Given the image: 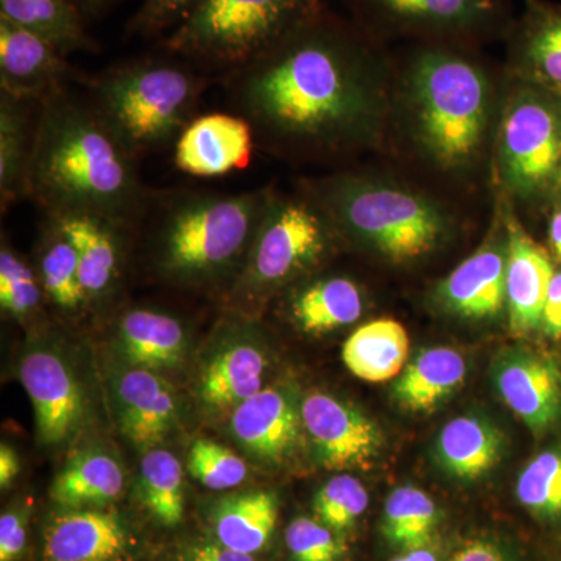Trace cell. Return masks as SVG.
I'll use <instances>...</instances> for the list:
<instances>
[{"mask_svg": "<svg viewBox=\"0 0 561 561\" xmlns=\"http://www.w3.org/2000/svg\"><path fill=\"white\" fill-rule=\"evenodd\" d=\"M371 60L323 11L227 76L230 99L254 133L335 146L370 121Z\"/></svg>", "mask_w": 561, "mask_h": 561, "instance_id": "1", "label": "cell"}, {"mask_svg": "<svg viewBox=\"0 0 561 561\" xmlns=\"http://www.w3.org/2000/svg\"><path fill=\"white\" fill-rule=\"evenodd\" d=\"M136 161L90 99L62 91L39 103L25 198L44 216L95 214L130 227L151 202Z\"/></svg>", "mask_w": 561, "mask_h": 561, "instance_id": "2", "label": "cell"}, {"mask_svg": "<svg viewBox=\"0 0 561 561\" xmlns=\"http://www.w3.org/2000/svg\"><path fill=\"white\" fill-rule=\"evenodd\" d=\"M273 197L272 191L241 194L180 192L161 205L157 271L180 284H206L241 275Z\"/></svg>", "mask_w": 561, "mask_h": 561, "instance_id": "3", "label": "cell"}, {"mask_svg": "<svg viewBox=\"0 0 561 561\" xmlns=\"http://www.w3.org/2000/svg\"><path fill=\"white\" fill-rule=\"evenodd\" d=\"M206 83L180 58H142L106 69L88 88L103 124L139 160L176 142L195 119Z\"/></svg>", "mask_w": 561, "mask_h": 561, "instance_id": "4", "label": "cell"}, {"mask_svg": "<svg viewBox=\"0 0 561 561\" xmlns=\"http://www.w3.org/2000/svg\"><path fill=\"white\" fill-rule=\"evenodd\" d=\"M409 83L421 142L431 157L445 168L470 162L489 127L485 70L453 47L430 44L413 55Z\"/></svg>", "mask_w": 561, "mask_h": 561, "instance_id": "5", "label": "cell"}, {"mask_svg": "<svg viewBox=\"0 0 561 561\" xmlns=\"http://www.w3.org/2000/svg\"><path fill=\"white\" fill-rule=\"evenodd\" d=\"M317 205L334 227L394 262L432 253L449 230L440 206L381 181L341 176L317 186Z\"/></svg>", "mask_w": 561, "mask_h": 561, "instance_id": "6", "label": "cell"}, {"mask_svg": "<svg viewBox=\"0 0 561 561\" xmlns=\"http://www.w3.org/2000/svg\"><path fill=\"white\" fill-rule=\"evenodd\" d=\"M320 0H201L161 47L225 76L249 65L320 13Z\"/></svg>", "mask_w": 561, "mask_h": 561, "instance_id": "7", "label": "cell"}, {"mask_svg": "<svg viewBox=\"0 0 561 561\" xmlns=\"http://www.w3.org/2000/svg\"><path fill=\"white\" fill-rule=\"evenodd\" d=\"M332 227L319 205L273 195L236 279V295L264 297L311 271L330 250Z\"/></svg>", "mask_w": 561, "mask_h": 561, "instance_id": "8", "label": "cell"}, {"mask_svg": "<svg viewBox=\"0 0 561 561\" xmlns=\"http://www.w3.org/2000/svg\"><path fill=\"white\" fill-rule=\"evenodd\" d=\"M500 164L507 186L523 197L560 183L561 92L538 84L512 95L501 122Z\"/></svg>", "mask_w": 561, "mask_h": 561, "instance_id": "9", "label": "cell"}, {"mask_svg": "<svg viewBox=\"0 0 561 561\" xmlns=\"http://www.w3.org/2000/svg\"><path fill=\"white\" fill-rule=\"evenodd\" d=\"M301 420L317 459L328 470L368 468L381 451L378 424L331 394L312 391L305 397Z\"/></svg>", "mask_w": 561, "mask_h": 561, "instance_id": "10", "label": "cell"}, {"mask_svg": "<svg viewBox=\"0 0 561 561\" xmlns=\"http://www.w3.org/2000/svg\"><path fill=\"white\" fill-rule=\"evenodd\" d=\"M20 376L35 409L39 442L60 445L72 438L83 423L87 401L68 362L54 351H31L21 362Z\"/></svg>", "mask_w": 561, "mask_h": 561, "instance_id": "11", "label": "cell"}, {"mask_svg": "<svg viewBox=\"0 0 561 561\" xmlns=\"http://www.w3.org/2000/svg\"><path fill=\"white\" fill-rule=\"evenodd\" d=\"M367 13L405 32L476 38L504 24L502 0H357Z\"/></svg>", "mask_w": 561, "mask_h": 561, "instance_id": "12", "label": "cell"}, {"mask_svg": "<svg viewBox=\"0 0 561 561\" xmlns=\"http://www.w3.org/2000/svg\"><path fill=\"white\" fill-rule=\"evenodd\" d=\"M68 57L38 33L0 16V90L41 103L68 90Z\"/></svg>", "mask_w": 561, "mask_h": 561, "instance_id": "13", "label": "cell"}, {"mask_svg": "<svg viewBox=\"0 0 561 561\" xmlns=\"http://www.w3.org/2000/svg\"><path fill=\"white\" fill-rule=\"evenodd\" d=\"M253 139L250 122L239 114H205L181 131L173 160L192 176H224L249 165Z\"/></svg>", "mask_w": 561, "mask_h": 561, "instance_id": "14", "label": "cell"}, {"mask_svg": "<svg viewBox=\"0 0 561 561\" xmlns=\"http://www.w3.org/2000/svg\"><path fill=\"white\" fill-rule=\"evenodd\" d=\"M494 383L505 404L541 435L561 421V387L551 365L523 348L505 351L494 364Z\"/></svg>", "mask_w": 561, "mask_h": 561, "instance_id": "15", "label": "cell"}, {"mask_svg": "<svg viewBox=\"0 0 561 561\" xmlns=\"http://www.w3.org/2000/svg\"><path fill=\"white\" fill-rule=\"evenodd\" d=\"M130 535L117 513L66 508L47 524L44 561H124Z\"/></svg>", "mask_w": 561, "mask_h": 561, "instance_id": "16", "label": "cell"}, {"mask_svg": "<svg viewBox=\"0 0 561 561\" xmlns=\"http://www.w3.org/2000/svg\"><path fill=\"white\" fill-rule=\"evenodd\" d=\"M302 427L301 404L278 387L262 389L232 411L231 431L239 445L264 461H280L294 453Z\"/></svg>", "mask_w": 561, "mask_h": 561, "instance_id": "17", "label": "cell"}, {"mask_svg": "<svg viewBox=\"0 0 561 561\" xmlns=\"http://www.w3.org/2000/svg\"><path fill=\"white\" fill-rule=\"evenodd\" d=\"M122 431L133 445L153 449L179 426V405L171 383L158 371L127 368L114 382Z\"/></svg>", "mask_w": 561, "mask_h": 561, "instance_id": "18", "label": "cell"}, {"mask_svg": "<svg viewBox=\"0 0 561 561\" xmlns=\"http://www.w3.org/2000/svg\"><path fill=\"white\" fill-rule=\"evenodd\" d=\"M50 217L57 220L76 249L88 305L110 297L119 283L122 236L127 225L87 213L57 214Z\"/></svg>", "mask_w": 561, "mask_h": 561, "instance_id": "19", "label": "cell"}, {"mask_svg": "<svg viewBox=\"0 0 561 561\" xmlns=\"http://www.w3.org/2000/svg\"><path fill=\"white\" fill-rule=\"evenodd\" d=\"M556 268L548 251L511 220L507 242V309L511 328L523 335L541 328L542 309Z\"/></svg>", "mask_w": 561, "mask_h": 561, "instance_id": "20", "label": "cell"}, {"mask_svg": "<svg viewBox=\"0 0 561 561\" xmlns=\"http://www.w3.org/2000/svg\"><path fill=\"white\" fill-rule=\"evenodd\" d=\"M507 250L483 247L461 262L440 286L446 309L465 319H493L507 302Z\"/></svg>", "mask_w": 561, "mask_h": 561, "instance_id": "21", "label": "cell"}, {"mask_svg": "<svg viewBox=\"0 0 561 561\" xmlns=\"http://www.w3.org/2000/svg\"><path fill=\"white\" fill-rule=\"evenodd\" d=\"M267 359L256 343L238 339L228 343L203 367L198 397L210 412L234 411L260 393Z\"/></svg>", "mask_w": 561, "mask_h": 561, "instance_id": "22", "label": "cell"}, {"mask_svg": "<svg viewBox=\"0 0 561 561\" xmlns=\"http://www.w3.org/2000/svg\"><path fill=\"white\" fill-rule=\"evenodd\" d=\"M117 345L131 367L161 371L179 367L187 335L179 319L154 309H130L117 321Z\"/></svg>", "mask_w": 561, "mask_h": 561, "instance_id": "23", "label": "cell"}, {"mask_svg": "<svg viewBox=\"0 0 561 561\" xmlns=\"http://www.w3.org/2000/svg\"><path fill=\"white\" fill-rule=\"evenodd\" d=\"M467 362L456 350L438 346L421 351L393 383V400L411 413L434 412L460 389Z\"/></svg>", "mask_w": 561, "mask_h": 561, "instance_id": "24", "label": "cell"}, {"mask_svg": "<svg viewBox=\"0 0 561 561\" xmlns=\"http://www.w3.org/2000/svg\"><path fill=\"white\" fill-rule=\"evenodd\" d=\"M39 103L0 92V203L5 213L27 197V175Z\"/></svg>", "mask_w": 561, "mask_h": 561, "instance_id": "25", "label": "cell"}, {"mask_svg": "<svg viewBox=\"0 0 561 561\" xmlns=\"http://www.w3.org/2000/svg\"><path fill=\"white\" fill-rule=\"evenodd\" d=\"M504 435L489 421L478 416H459L443 427L438 435V463L457 479L482 478L500 463Z\"/></svg>", "mask_w": 561, "mask_h": 561, "instance_id": "26", "label": "cell"}, {"mask_svg": "<svg viewBox=\"0 0 561 561\" xmlns=\"http://www.w3.org/2000/svg\"><path fill=\"white\" fill-rule=\"evenodd\" d=\"M409 334L400 321L378 319L357 328L343 345L346 368L367 382H386L400 375L408 360Z\"/></svg>", "mask_w": 561, "mask_h": 561, "instance_id": "27", "label": "cell"}, {"mask_svg": "<svg viewBox=\"0 0 561 561\" xmlns=\"http://www.w3.org/2000/svg\"><path fill=\"white\" fill-rule=\"evenodd\" d=\"M291 320L306 334L341 330L360 319L364 297L356 283L342 276L313 280L291 295Z\"/></svg>", "mask_w": 561, "mask_h": 561, "instance_id": "28", "label": "cell"}, {"mask_svg": "<svg viewBox=\"0 0 561 561\" xmlns=\"http://www.w3.org/2000/svg\"><path fill=\"white\" fill-rule=\"evenodd\" d=\"M278 512V497L271 491L227 497L214 508V535L227 548L253 556L271 541Z\"/></svg>", "mask_w": 561, "mask_h": 561, "instance_id": "29", "label": "cell"}, {"mask_svg": "<svg viewBox=\"0 0 561 561\" xmlns=\"http://www.w3.org/2000/svg\"><path fill=\"white\" fill-rule=\"evenodd\" d=\"M124 471L110 454L87 451L73 457L51 483V500L65 508L103 507L124 491Z\"/></svg>", "mask_w": 561, "mask_h": 561, "instance_id": "30", "label": "cell"}, {"mask_svg": "<svg viewBox=\"0 0 561 561\" xmlns=\"http://www.w3.org/2000/svg\"><path fill=\"white\" fill-rule=\"evenodd\" d=\"M513 46L535 83L561 92V7L530 0Z\"/></svg>", "mask_w": 561, "mask_h": 561, "instance_id": "31", "label": "cell"}, {"mask_svg": "<svg viewBox=\"0 0 561 561\" xmlns=\"http://www.w3.org/2000/svg\"><path fill=\"white\" fill-rule=\"evenodd\" d=\"M0 16L38 33L66 57L98 50L72 0H0Z\"/></svg>", "mask_w": 561, "mask_h": 561, "instance_id": "32", "label": "cell"}, {"mask_svg": "<svg viewBox=\"0 0 561 561\" xmlns=\"http://www.w3.org/2000/svg\"><path fill=\"white\" fill-rule=\"evenodd\" d=\"M43 234L38 247L41 286L47 301L65 313L80 312L87 308L88 297L80 279L79 260L72 242L66 238L60 225L50 216H44Z\"/></svg>", "mask_w": 561, "mask_h": 561, "instance_id": "33", "label": "cell"}, {"mask_svg": "<svg viewBox=\"0 0 561 561\" xmlns=\"http://www.w3.org/2000/svg\"><path fill=\"white\" fill-rule=\"evenodd\" d=\"M440 513L430 494L415 486H400L390 494L383 511L382 534L391 545L411 551L427 548Z\"/></svg>", "mask_w": 561, "mask_h": 561, "instance_id": "34", "label": "cell"}, {"mask_svg": "<svg viewBox=\"0 0 561 561\" xmlns=\"http://www.w3.org/2000/svg\"><path fill=\"white\" fill-rule=\"evenodd\" d=\"M140 496L154 522L180 526L184 518V474L180 460L165 449H150L140 460Z\"/></svg>", "mask_w": 561, "mask_h": 561, "instance_id": "35", "label": "cell"}, {"mask_svg": "<svg viewBox=\"0 0 561 561\" xmlns=\"http://www.w3.org/2000/svg\"><path fill=\"white\" fill-rule=\"evenodd\" d=\"M47 300L38 272L3 243L0 250V306L11 319L27 323L39 316Z\"/></svg>", "mask_w": 561, "mask_h": 561, "instance_id": "36", "label": "cell"}, {"mask_svg": "<svg viewBox=\"0 0 561 561\" xmlns=\"http://www.w3.org/2000/svg\"><path fill=\"white\" fill-rule=\"evenodd\" d=\"M516 494L527 511L542 519L561 518V449L538 454L524 468Z\"/></svg>", "mask_w": 561, "mask_h": 561, "instance_id": "37", "label": "cell"}, {"mask_svg": "<svg viewBox=\"0 0 561 561\" xmlns=\"http://www.w3.org/2000/svg\"><path fill=\"white\" fill-rule=\"evenodd\" d=\"M367 490L359 479L341 474L324 483L313 501L316 518L335 534L351 529L368 507Z\"/></svg>", "mask_w": 561, "mask_h": 561, "instance_id": "38", "label": "cell"}, {"mask_svg": "<svg viewBox=\"0 0 561 561\" xmlns=\"http://www.w3.org/2000/svg\"><path fill=\"white\" fill-rule=\"evenodd\" d=\"M187 470L203 486L216 491L234 489L249 476L241 457L210 440H197L191 446Z\"/></svg>", "mask_w": 561, "mask_h": 561, "instance_id": "39", "label": "cell"}, {"mask_svg": "<svg viewBox=\"0 0 561 561\" xmlns=\"http://www.w3.org/2000/svg\"><path fill=\"white\" fill-rule=\"evenodd\" d=\"M286 545L294 561H339L345 553V546L334 530L305 516L287 527Z\"/></svg>", "mask_w": 561, "mask_h": 561, "instance_id": "40", "label": "cell"}, {"mask_svg": "<svg viewBox=\"0 0 561 561\" xmlns=\"http://www.w3.org/2000/svg\"><path fill=\"white\" fill-rule=\"evenodd\" d=\"M201 0H144L130 22V31L144 38L169 35L190 16Z\"/></svg>", "mask_w": 561, "mask_h": 561, "instance_id": "41", "label": "cell"}, {"mask_svg": "<svg viewBox=\"0 0 561 561\" xmlns=\"http://www.w3.org/2000/svg\"><path fill=\"white\" fill-rule=\"evenodd\" d=\"M27 508L16 507L0 516V561L20 560L27 546Z\"/></svg>", "mask_w": 561, "mask_h": 561, "instance_id": "42", "label": "cell"}, {"mask_svg": "<svg viewBox=\"0 0 561 561\" xmlns=\"http://www.w3.org/2000/svg\"><path fill=\"white\" fill-rule=\"evenodd\" d=\"M541 330L551 339H561V271H556L542 309Z\"/></svg>", "mask_w": 561, "mask_h": 561, "instance_id": "43", "label": "cell"}, {"mask_svg": "<svg viewBox=\"0 0 561 561\" xmlns=\"http://www.w3.org/2000/svg\"><path fill=\"white\" fill-rule=\"evenodd\" d=\"M186 561H254V559L250 553L234 551L217 541L192 546Z\"/></svg>", "mask_w": 561, "mask_h": 561, "instance_id": "44", "label": "cell"}, {"mask_svg": "<svg viewBox=\"0 0 561 561\" xmlns=\"http://www.w3.org/2000/svg\"><path fill=\"white\" fill-rule=\"evenodd\" d=\"M449 561H508L504 552L490 541H472Z\"/></svg>", "mask_w": 561, "mask_h": 561, "instance_id": "45", "label": "cell"}, {"mask_svg": "<svg viewBox=\"0 0 561 561\" xmlns=\"http://www.w3.org/2000/svg\"><path fill=\"white\" fill-rule=\"evenodd\" d=\"M21 471L20 457L9 445L0 446V486L9 489Z\"/></svg>", "mask_w": 561, "mask_h": 561, "instance_id": "46", "label": "cell"}, {"mask_svg": "<svg viewBox=\"0 0 561 561\" xmlns=\"http://www.w3.org/2000/svg\"><path fill=\"white\" fill-rule=\"evenodd\" d=\"M549 239H551L553 253L561 261V209L553 213L551 225H549Z\"/></svg>", "mask_w": 561, "mask_h": 561, "instance_id": "47", "label": "cell"}, {"mask_svg": "<svg viewBox=\"0 0 561 561\" xmlns=\"http://www.w3.org/2000/svg\"><path fill=\"white\" fill-rule=\"evenodd\" d=\"M390 561H438V557L430 548H419L405 551Z\"/></svg>", "mask_w": 561, "mask_h": 561, "instance_id": "48", "label": "cell"}, {"mask_svg": "<svg viewBox=\"0 0 561 561\" xmlns=\"http://www.w3.org/2000/svg\"><path fill=\"white\" fill-rule=\"evenodd\" d=\"M73 3H76L77 9L81 10H94L98 9V7L103 5V3L106 2V0H72Z\"/></svg>", "mask_w": 561, "mask_h": 561, "instance_id": "49", "label": "cell"}, {"mask_svg": "<svg viewBox=\"0 0 561 561\" xmlns=\"http://www.w3.org/2000/svg\"><path fill=\"white\" fill-rule=\"evenodd\" d=\"M560 186H561V176H560Z\"/></svg>", "mask_w": 561, "mask_h": 561, "instance_id": "50", "label": "cell"}]
</instances>
